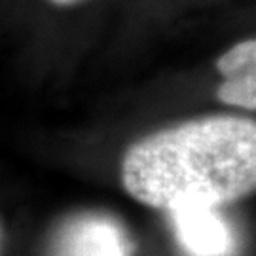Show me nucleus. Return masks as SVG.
<instances>
[{"instance_id":"nucleus-4","label":"nucleus","mask_w":256,"mask_h":256,"mask_svg":"<svg viewBox=\"0 0 256 256\" xmlns=\"http://www.w3.org/2000/svg\"><path fill=\"white\" fill-rule=\"evenodd\" d=\"M216 68L224 80L256 78V40L247 38L232 46L216 61Z\"/></svg>"},{"instance_id":"nucleus-3","label":"nucleus","mask_w":256,"mask_h":256,"mask_svg":"<svg viewBox=\"0 0 256 256\" xmlns=\"http://www.w3.org/2000/svg\"><path fill=\"white\" fill-rule=\"evenodd\" d=\"M178 243L190 256H232L236 238L216 207L182 205L171 209Z\"/></svg>"},{"instance_id":"nucleus-2","label":"nucleus","mask_w":256,"mask_h":256,"mask_svg":"<svg viewBox=\"0 0 256 256\" xmlns=\"http://www.w3.org/2000/svg\"><path fill=\"white\" fill-rule=\"evenodd\" d=\"M52 256H131V243L116 218L82 212L57 230Z\"/></svg>"},{"instance_id":"nucleus-5","label":"nucleus","mask_w":256,"mask_h":256,"mask_svg":"<svg viewBox=\"0 0 256 256\" xmlns=\"http://www.w3.org/2000/svg\"><path fill=\"white\" fill-rule=\"evenodd\" d=\"M48 2H52L54 6H59V8H70V6L82 4V2H86V0H48Z\"/></svg>"},{"instance_id":"nucleus-1","label":"nucleus","mask_w":256,"mask_h":256,"mask_svg":"<svg viewBox=\"0 0 256 256\" xmlns=\"http://www.w3.org/2000/svg\"><path fill=\"white\" fill-rule=\"evenodd\" d=\"M122 182L154 209L241 200L256 186V124L207 116L154 131L128 148Z\"/></svg>"},{"instance_id":"nucleus-6","label":"nucleus","mask_w":256,"mask_h":256,"mask_svg":"<svg viewBox=\"0 0 256 256\" xmlns=\"http://www.w3.org/2000/svg\"><path fill=\"white\" fill-rule=\"evenodd\" d=\"M2 248H4V224L0 218V256H2Z\"/></svg>"}]
</instances>
